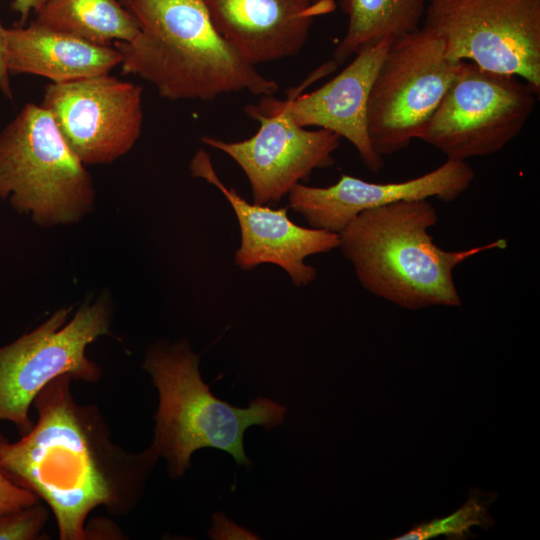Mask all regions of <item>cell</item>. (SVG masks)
Instances as JSON below:
<instances>
[{
	"label": "cell",
	"mask_w": 540,
	"mask_h": 540,
	"mask_svg": "<svg viewBox=\"0 0 540 540\" xmlns=\"http://www.w3.org/2000/svg\"><path fill=\"white\" fill-rule=\"evenodd\" d=\"M218 33L250 64L297 55L314 19L335 3L311 0H201Z\"/></svg>",
	"instance_id": "cell-14"
},
{
	"label": "cell",
	"mask_w": 540,
	"mask_h": 540,
	"mask_svg": "<svg viewBox=\"0 0 540 540\" xmlns=\"http://www.w3.org/2000/svg\"><path fill=\"white\" fill-rule=\"evenodd\" d=\"M0 199L42 225L76 222L93 206L90 174L41 105L27 103L0 132Z\"/></svg>",
	"instance_id": "cell-5"
},
{
	"label": "cell",
	"mask_w": 540,
	"mask_h": 540,
	"mask_svg": "<svg viewBox=\"0 0 540 540\" xmlns=\"http://www.w3.org/2000/svg\"><path fill=\"white\" fill-rule=\"evenodd\" d=\"M46 519L47 512L38 501L31 506L0 514V540L36 539Z\"/></svg>",
	"instance_id": "cell-20"
},
{
	"label": "cell",
	"mask_w": 540,
	"mask_h": 540,
	"mask_svg": "<svg viewBox=\"0 0 540 540\" xmlns=\"http://www.w3.org/2000/svg\"><path fill=\"white\" fill-rule=\"evenodd\" d=\"M538 94L516 76L460 61L454 80L417 139L450 160L494 154L521 133Z\"/></svg>",
	"instance_id": "cell-7"
},
{
	"label": "cell",
	"mask_w": 540,
	"mask_h": 540,
	"mask_svg": "<svg viewBox=\"0 0 540 540\" xmlns=\"http://www.w3.org/2000/svg\"><path fill=\"white\" fill-rule=\"evenodd\" d=\"M9 76L4 56V27L0 23V91L8 100L13 101L14 97Z\"/></svg>",
	"instance_id": "cell-23"
},
{
	"label": "cell",
	"mask_w": 540,
	"mask_h": 540,
	"mask_svg": "<svg viewBox=\"0 0 540 540\" xmlns=\"http://www.w3.org/2000/svg\"><path fill=\"white\" fill-rule=\"evenodd\" d=\"M497 499V493L471 488L467 501L452 514L416 524L409 531L393 540H427L444 535L448 540L474 537L471 528L490 529L495 521L488 508Z\"/></svg>",
	"instance_id": "cell-19"
},
{
	"label": "cell",
	"mask_w": 540,
	"mask_h": 540,
	"mask_svg": "<svg viewBox=\"0 0 540 540\" xmlns=\"http://www.w3.org/2000/svg\"><path fill=\"white\" fill-rule=\"evenodd\" d=\"M211 539L215 540H234V539H260L250 530L238 526L229 520L223 512H216L212 516V527L208 531Z\"/></svg>",
	"instance_id": "cell-22"
},
{
	"label": "cell",
	"mask_w": 540,
	"mask_h": 540,
	"mask_svg": "<svg viewBox=\"0 0 540 540\" xmlns=\"http://www.w3.org/2000/svg\"><path fill=\"white\" fill-rule=\"evenodd\" d=\"M38 497L8 479L0 470V514L33 505Z\"/></svg>",
	"instance_id": "cell-21"
},
{
	"label": "cell",
	"mask_w": 540,
	"mask_h": 540,
	"mask_svg": "<svg viewBox=\"0 0 540 540\" xmlns=\"http://www.w3.org/2000/svg\"><path fill=\"white\" fill-rule=\"evenodd\" d=\"M139 32L116 42L123 74L151 83L165 99L211 101L246 91L274 95L279 85L247 62L215 29L201 0H120Z\"/></svg>",
	"instance_id": "cell-2"
},
{
	"label": "cell",
	"mask_w": 540,
	"mask_h": 540,
	"mask_svg": "<svg viewBox=\"0 0 540 540\" xmlns=\"http://www.w3.org/2000/svg\"><path fill=\"white\" fill-rule=\"evenodd\" d=\"M9 74H31L62 83L109 73L120 65L114 46H99L32 21L4 28Z\"/></svg>",
	"instance_id": "cell-16"
},
{
	"label": "cell",
	"mask_w": 540,
	"mask_h": 540,
	"mask_svg": "<svg viewBox=\"0 0 540 540\" xmlns=\"http://www.w3.org/2000/svg\"><path fill=\"white\" fill-rule=\"evenodd\" d=\"M70 376L48 383L34 399L38 421L17 442L0 434V470L53 510L63 540L87 538L84 522L100 505L119 506L111 461L116 450L91 408L79 407Z\"/></svg>",
	"instance_id": "cell-1"
},
{
	"label": "cell",
	"mask_w": 540,
	"mask_h": 540,
	"mask_svg": "<svg viewBox=\"0 0 540 540\" xmlns=\"http://www.w3.org/2000/svg\"><path fill=\"white\" fill-rule=\"evenodd\" d=\"M395 39L386 37L354 55L335 77L318 89L297 96L291 114L302 127L316 126L344 137L357 150L371 172L384 165L374 150L367 129L370 90L381 63Z\"/></svg>",
	"instance_id": "cell-15"
},
{
	"label": "cell",
	"mask_w": 540,
	"mask_h": 540,
	"mask_svg": "<svg viewBox=\"0 0 540 540\" xmlns=\"http://www.w3.org/2000/svg\"><path fill=\"white\" fill-rule=\"evenodd\" d=\"M338 64L332 59L312 71L285 99L262 96L257 104L247 105L245 113L259 122L256 134L228 142L203 136L202 142L231 157L249 180L253 203L279 202L313 170L333 164V153L340 137L326 129L308 130L295 122L291 114L293 100L310 85L333 73Z\"/></svg>",
	"instance_id": "cell-6"
},
{
	"label": "cell",
	"mask_w": 540,
	"mask_h": 540,
	"mask_svg": "<svg viewBox=\"0 0 540 540\" xmlns=\"http://www.w3.org/2000/svg\"><path fill=\"white\" fill-rule=\"evenodd\" d=\"M199 361L189 342L181 340L151 347L143 364L159 393L151 448L166 459L173 478L190 468L192 454L201 448L225 451L237 465L251 467L243 445L247 428L271 430L287 413L285 405L265 397L251 400L246 408L215 397L201 378Z\"/></svg>",
	"instance_id": "cell-4"
},
{
	"label": "cell",
	"mask_w": 540,
	"mask_h": 540,
	"mask_svg": "<svg viewBox=\"0 0 540 540\" xmlns=\"http://www.w3.org/2000/svg\"><path fill=\"white\" fill-rule=\"evenodd\" d=\"M143 89L109 73L44 88L41 106L84 165L107 164L128 153L142 132Z\"/></svg>",
	"instance_id": "cell-11"
},
{
	"label": "cell",
	"mask_w": 540,
	"mask_h": 540,
	"mask_svg": "<svg viewBox=\"0 0 540 540\" xmlns=\"http://www.w3.org/2000/svg\"><path fill=\"white\" fill-rule=\"evenodd\" d=\"M190 169L193 176L217 187L233 208L241 232L235 264L241 269L274 264L288 273L296 287L306 286L316 278L317 269L305 259L339 247L338 233L299 226L289 218L285 207L272 209L247 202L221 181L207 151L201 149L195 154Z\"/></svg>",
	"instance_id": "cell-12"
},
{
	"label": "cell",
	"mask_w": 540,
	"mask_h": 540,
	"mask_svg": "<svg viewBox=\"0 0 540 540\" xmlns=\"http://www.w3.org/2000/svg\"><path fill=\"white\" fill-rule=\"evenodd\" d=\"M47 0H13L11 8L20 15V26H23L30 13H38Z\"/></svg>",
	"instance_id": "cell-24"
},
{
	"label": "cell",
	"mask_w": 540,
	"mask_h": 540,
	"mask_svg": "<svg viewBox=\"0 0 540 540\" xmlns=\"http://www.w3.org/2000/svg\"><path fill=\"white\" fill-rule=\"evenodd\" d=\"M454 62L516 76L540 91V0H430L424 26Z\"/></svg>",
	"instance_id": "cell-8"
},
{
	"label": "cell",
	"mask_w": 540,
	"mask_h": 540,
	"mask_svg": "<svg viewBox=\"0 0 540 540\" xmlns=\"http://www.w3.org/2000/svg\"><path fill=\"white\" fill-rule=\"evenodd\" d=\"M69 310L55 312L46 322L0 348V421H10L22 433L32 428L29 409L52 380L70 376L97 381L100 369L86 347L109 332L106 304L85 303L66 324Z\"/></svg>",
	"instance_id": "cell-10"
},
{
	"label": "cell",
	"mask_w": 540,
	"mask_h": 540,
	"mask_svg": "<svg viewBox=\"0 0 540 540\" xmlns=\"http://www.w3.org/2000/svg\"><path fill=\"white\" fill-rule=\"evenodd\" d=\"M475 174L466 161L450 160L419 177L402 182L373 183L343 174L333 185L296 184L289 207L312 228L339 233L360 213L404 200L437 198L451 202L472 184Z\"/></svg>",
	"instance_id": "cell-13"
},
{
	"label": "cell",
	"mask_w": 540,
	"mask_h": 540,
	"mask_svg": "<svg viewBox=\"0 0 540 540\" xmlns=\"http://www.w3.org/2000/svg\"><path fill=\"white\" fill-rule=\"evenodd\" d=\"M443 42L425 28L395 39L367 105L371 144L381 157L406 148L434 113L457 72Z\"/></svg>",
	"instance_id": "cell-9"
},
{
	"label": "cell",
	"mask_w": 540,
	"mask_h": 540,
	"mask_svg": "<svg viewBox=\"0 0 540 540\" xmlns=\"http://www.w3.org/2000/svg\"><path fill=\"white\" fill-rule=\"evenodd\" d=\"M39 25L99 46L131 41L135 16L117 0H47L35 14Z\"/></svg>",
	"instance_id": "cell-18"
},
{
	"label": "cell",
	"mask_w": 540,
	"mask_h": 540,
	"mask_svg": "<svg viewBox=\"0 0 540 540\" xmlns=\"http://www.w3.org/2000/svg\"><path fill=\"white\" fill-rule=\"evenodd\" d=\"M438 221L429 199L404 200L357 215L339 233V247L372 295L408 310L458 307L454 269L481 252L505 249L506 239L444 250L428 230Z\"/></svg>",
	"instance_id": "cell-3"
},
{
	"label": "cell",
	"mask_w": 540,
	"mask_h": 540,
	"mask_svg": "<svg viewBox=\"0 0 540 540\" xmlns=\"http://www.w3.org/2000/svg\"><path fill=\"white\" fill-rule=\"evenodd\" d=\"M430 0H339L348 16L345 36L333 52L339 65L386 37L397 39L419 30Z\"/></svg>",
	"instance_id": "cell-17"
},
{
	"label": "cell",
	"mask_w": 540,
	"mask_h": 540,
	"mask_svg": "<svg viewBox=\"0 0 540 540\" xmlns=\"http://www.w3.org/2000/svg\"><path fill=\"white\" fill-rule=\"evenodd\" d=\"M311 1L314 3H322V2L335 3V0H311Z\"/></svg>",
	"instance_id": "cell-25"
}]
</instances>
